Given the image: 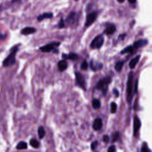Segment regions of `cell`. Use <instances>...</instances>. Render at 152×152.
<instances>
[{"label":"cell","mask_w":152,"mask_h":152,"mask_svg":"<svg viewBox=\"0 0 152 152\" xmlns=\"http://www.w3.org/2000/svg\"><path fill=\"white\" fill-rule=\"evenodd\" d=\"M19 50L18 46H16L13 48L12 51L7 57V58L3 61V66L4 67H7L14 65L16 63V55Z\"/></svg>","instance_id":"6da1fadb"},{"label":"cell","mask_w":152,"mask_h":152,"mask_svg":"<svg viewBox=\"0 0 152 152\" xmlns=\"http://www.w3.org/2000/svg\"><path fill=\"white\" fill-rule=\"evenodd\" d=\"M112 79L110 77H107L99 80L96 85V88L99 90H102L104 95L106 94L108 89V85L111 83Z\"/></svg>","instance_id":"7a4b0ae2"},{"label":"cell","mask_w":152,"mask_h":152,"mask_svg":"<svg viewBox=\"0 0 152 152\" xmlns=\"http://www.w3.org/2000/svg\"><path fill=\"white\" fill-rule=\"evenodd\" d=\"M133 80H134V73L133 72H131L129 74L127 86V101L128 102H130L132 98V93H133Z\"/></svg>","instance_id":"3957f363"},{"label":"cell","mask_w":152,"mask_h":152,"mask_svg":"<svg viewBox=\"0 0 152 152\" xmlns=\"http://www.w3.org/2000/svg\"><path fill=\"white\" fill-rule=\"evenodd\" d=\"M104 42V37L102 35H99L94 37L90 43V47L92 49H99Z\"/></svg>","instance_id":"277c9868"},{"label":"cell","mask_w":152,"mask_h":152,"mask_svg":"<svg viewBox=\"0 0 152 152\" xmlns=\"http://www.w3.org/2000/svg\"><path fill=\"white\" fill-rule=\"evenodd\" d=\"M60 45V42H53L49 43L45 46L40 47L39 49L43 53H49L52 51L56 47H58Z\"/></svg>","instance_id":"5b68a950"},{"label":"cell","mask_w":152,"mask_h":152,"mask_svg":"<svg viewBox=\"0 0 152 152\" xmlns=\"http://www.w3.org/2000/svg\"><path fill=\"white\" fill-rule=\"evenodd\" d=\"M76 84L83 89H86V81L83 75L79 72L75 73Z\"/></svg>","instance_id":"8992f818"},{"label":"cell","mask_w":152,"mask_h":152,"mask_svg":"<svg viewBox=\"0 0 152 152\" xmlns=\"http://www.w3.org/2000/svg\"><path fill=\"white\" fill-rule=\"evenodd\" d=\"M97 13L96 12H93L87 14L86 17V23H85L86 27H89L90 26H91L97 19Z\"/></svg>","instance_id":"52a82bcc"},{"label":"cell","mask_w":152,"mask_h":152,"mask_svg":"<svg viewBox=\"0 0 152 152\" xmlns=\"http://www.w3.org/2000/svg\"><path fill=\"white\" fill-rule=\"evenodd\" d=\"M77 18V13L76 12H71L68 15L66 19L65 23L70 25H73L76 22Z\"/></svg>","instance_id":"ba28073f"},{"label":"cell","mask_w":152,"mask_h":152,"mask_svg":"<svg viewBox=\"0 0 152 152\" xmlns=\"http://www.w3.org/2000/svg\"><path fill=\"white\" fill-rule=\"evenodd\" d=\"M141 127V121L137 117H135L134 118V135L137 136V133Z\"/></svg>","instance_id":"9c48e42d"},{"label":"cell","mask_w":152,"mask_h":152,"mask_svg":"<svg viewBox=\"0 0 152 152\" xmlns=\"http://www.w3.org/2000/svg\"><path fill=\"white\" fill-rule=\"evenodd\" d=\"M54 17V14L51 12H48V13H44L42 14H40L39 16H37V20L39 22H42L44 19H52Z\"/></svg>","instance_id":"30bf717a"},{"label":"cell","mask_w":152,"mask_h":152,"mask_svg":"<svg viewBox=\"0 0 152 152\" xmlns=\"http://www.w3.org/2000/svg\"><path fill=\"white\" fill-rule=\"evenodd\" d=\"M102 121L100 118H96L93 123V128L95 131H99L102 128Z\"/></svg>","instance_id":"8fae6325"},{"label":"cell","mask_w":152,"mask_h":152,"mask_svg":"<svg viewBox=\"0 0 152 152\" xmlns=\"http://www.w3.org/2000/svg\"><path fill=\"white\" fill-rule=\"evenodd\" d=\"M37 31L36 29L33 27H26L21 30V33L23 35H29L35 33Z\"/></svg>","instance_id":"7c38bea8"},{"label":"cell","mask_w":152,"mask_h":152,"mask_svg":"<svg viewBox=\"0 0 152 152\" xmlns=\"http://www.w3.org/2000/svg\"><path fill=\"white\" fill-rule=\"evenodd\" d=\"M148 43V40L147 39H139L135 41L134 43V48H140L146 46Z\"/></svg>","instance_id":"4fadbf2b"},{"label":"cell","mask_w":152,"mask_h":152,"mask_svg":"<svg viewBox=\"0 0 152 152\" xmlns=\"http://www.w3.org/2000/svg\"><path fill=\"white\" fill-rule=\"evenodd\" d=\"M62 56L64 59L70 60H73V61H76V60H79V56L76 53H70L69 54H63L62 55Z\"/></svg>","instance_id":"5bb4252c"},{"label":"cell","mask_w":152,"mask_h":152,"mask_svg":"<svg viewBox=\"0 0 152 152\" xmlns=\"http://www.w3.org/2000/svg\"><path fill=\"white\" fill-rule=\"evenodd\" d=\"M67 67H68V63L66 60H61L58 63V68L60 71H65L67 68Z\"/></svg>","instance_id":"9a60e30c"},{"label":"cell","mask_w":152,"mask_h":152,"mask_svg":"<svg viewBox=\"0 0 152 152\" xmlns=\"http://www.w3.org/2000/svg\"><path fill=\"white\" fill-rule=\"evenodd\" d=\"M140 59V55H138V56H136L133 60H131L129 64V66H130V68H131V69L134 68L136 66V65L137 64V63H138Z\"/></svg>","instance_id":"2e32d148"},{"label":"cell","mask_w":152,"mask_h":152,"mask_svg":"<svg viewBox=\"0 0 152 152\" xmlns=\"http://www.w3.org/2000/svg\"><path fill=\"white\" fill-rule=\"evenodd\" d=\"M115 31H116L115 26L114 25H111L104 31V33H105L106 35H112Z\"/></svg>","instance_id":"e0dca14e"},{"label":"cell","mask_w":152,"mask_h":152,"mask_svg":"<svg viewBox=\"0 0 152 152\" xmlns=\"http://www.w3.org/2000/svg\"><path fill=\"white\" fill-rule=\"evenodd\" d=\"M92 107L94 109H97L100 107V102L97 99H94L92 100Z\"/></svg>","instance_id":"ac0fdd59"},{"label":"cell","mask_w":152,"mask_h":152,"mask_svg":"<svg viewBox=\"0 0 152 152\" xmlns=\"http://www.w3.org/2000/svg\"><path fill=\"white\" fill-rule=\"evenodd\" d=\"M90 67H91V69L93 71H97L99 69H100L101 68H102V64H99L98 66H96L94 64V62L93 60L91 61L90 63Z\"/></svg>","instance_id":"d6986e66"},{"label":"cell","mask_w":152,"mask_h":152,"mask_svg":"<svg viewBox=\"0 0 152 152\" xmlns=\"http://www.w3.org/2000/svg\"><path fill=\"white\" fill-rule=\"evenodd\" d=\"M27 148V144L24 141H20L16 146V148L18 150H24Z\"/></svg>","instance_id":"ffe728a7"},{"label":"cell","mask_w":152,"mask_h":152,"mask_svg":"<svg viewBox=\"0 0 152 152\" xmlns=\"http://www.w3.org/2000/svg\"><path fill=\"white\" fill-rule=\"evenodd\" d=\"M45 135V131L43 126H40L38 128V136L40 139H42Z\"/></svg>","instance_id":"44dd1931"},{"label":"cell","mask_w":152,"mask_h":152,"mask_svg":"<svg viewBox=\"0 0 152 152\" xmlns=\"http://www.w3.org/2000/svg\"><path fill=\"white\" fill-rule=\"evenodd\" d=\"M30 145L33 147V148H38L39 147V141L34 138H32L30 140Z\"/></svg>","instance_id":"7402d4cb"},{"label":"cell","mask_w":152,"mask_h":152,"mask_svg":"<svg viewBox=\"0 0 152 152\" xmlns=\"http://www.w3.org/2000/svg\"><path fill=\"white\" fill-rule=\"evenodd\" d=\"M124 63L123 61L118 62V63L116 64L115 66V70L117 71H120L122 70V67H123V66H124Z\"/></svg>","instance_id":"603a6c76"},{"label":"cell","mask_w":152,"mask_h":152,"mask_svg":"<svg viewBox=\"0 0 152 152\" xmlns=\"http://www.w3.org/2000/svg\"><path fill=\"white\" fill-rule=\"evenodd\" d=\"M133 51V47L132 46H128L127 47H126L124 49H123L121 51V54H124L125 53H131Z\"/></svg>","instance_id":"cb8c5ba5"},{"label":"cell","mask_w":152,"mask_h":152,"mask_svg":"<svg viewBox=\"0 0 152 152\" xmlns=\"http://www.w3.org/2000/svg\"><path fill=\"white\" fill-rule=\"evenodd\" d=\"M117 109V105L115 102H112L111 104V112L112 114H114L116 112Z\"/></svg>","instance_id":"d4e9b609"},{"label":"cell","mask_w":152,"mask_h":152,"mask_svg":"<svg viewBox=\"0 0 152 152\" xmlns=\"http://www.w3.org/2000/svg\"><path fill=\"white\" fill-rule=\"evenodd\" d=\"M80 68L82 70H86L88 68V63L87 62L84 60L81 64V66H80Z\"/></svg>","instance_id":"484cf974"},{"label":"cell","mask_w":152,"mask_h":152,"mask_svg":"<svg viewBox=\"0 0 152 152\" xmlns=\"http://www.w3.org/2000/svg\"><path fill=\"white\" fill-rule=\"evenodd\" d=\"M120 137V133L119 132H116L113 135H112V142H115L116 141H117L118 140Z\"/></svg>","instance_id":"4316f807"},{"label":"cell","mask_w":152,"mask_h":152,"mask_svg":"<svg viewBox=\"0 0 152 152\" xmlns=\"http://www.w3.org/2000/svg\"><path fill=\"white\" fill-rule=\"evenodd\" d=\"M58 27L60 29H62V28H64L66 27V23L63 18L61 19V20L58 23Z\"/></svg>","instance_id":"83f0119b"},{"label":"cell","mask_w":152,"mask_h":152,"mask_svg":"<svg viewBox=\"0 0 152 152\" xmlns=\"http://www.w3.org/2000/svg\"><path fill=\"white\" fill-rule=\"evenodd\" d=\"M97 144H98L97 141H93V142L91 144V150H94V149L96 148Z\"/></svg>","instance_id":"f1b7e54d"},{"label":"cell","mask_w":152,"mask_h":152,"mask_svg":"<svg viewBox=\"0 0 152 152\" xmlns=\"http://www.w3.org/2000/svg\"><path fill=\"white\" fill-rule=\"evenodd\" d=\"M103 141L105 143H108L109 141V137L108 135H105L103 136Z\"/></svg>","instance_id":"f546056e"},{"label":"cell","mask_w":152,"mask_h":152,"mask_svg":"<svg viewBox=\"0 0 152 152\" xmlns=\"http://www.w3.org/2000/svg\"><path fill=\"white\" fill-rule=\"evenodd\" d=\"M108 152H114L116 151V148L115 146H111L108 149Z\"/></svg>","instance_id":"4dcf8cb0"},{"label":"cell","mask_w":152,"mask_h":152,"mask_svg":"<svg viewBox=\"0 0 152 152\" xmlns=\"http://www.w3.org/2000/svg\"><path fill=\"white\" fill-rule=\"evenodd\" d=\"M141 151H142V152H147V151H149V150H148V148H147L146 147H142V148H141Z\"/></svg>","instance_id":"1f68e13d"},{"label":"cell","mask_w":152,"mask_h":152,"mask_svg":"<svg viewBox=\"0 0 152 152\" xmlns=\"http://www.w3.org/2000/svg\"><path fill=\"white\" fill-rule=\"evenodd\" d=\"M114 93H115V94L116 95L117 97H118V96H119V92H118V91L116 89H114Z\"/></svg>","instance_id":"d6a6232c"},{"label":"cell","mask_w":152,"mask_h":152,"mask_svg":"<svg viewBox=\"0 0 152 152\" xmlns=\"http://www.w3.org/2000/svg\"><path fill=\"white\" fill-rule=\"evenodd\" d=\"M137 83H138V80H137L136 83H135V93L137 92Z\"/></svg>","instance_id":"836d02e7"},{"label":"cell","mask_w":152,"mask_h":152,"mask_svg":"<svg viewBox=\"0 0 152 152\" xmlns=\"http://www.w3.org/2000/svg\"><path fill=\"white\" fill-rule=\"evenodd\" d=\"M128 1L131 3V4H133V3H135L136 0H128Z\"/></svg>","instance_id":"e575fe53"},{"label":"cell","mask_w":152,"mask_h":152,"mask_svg":"<svg viewBox=\"0 0 152 152\" xmlns=\"http://www.w3.org/2000/svg\"><path fill=\"white\" fill-rule=\"evenodd\" d=\"M117 1L120 3H124V1H125V0H117Z\"/></svg>","instance_id":"d590c367"},{"label":"cell","mask_w":152,"mask_h":152,"mask_svg":"<svg viewBox=\"0 0 152 152\" xmlns=\"http://www.w3.org/2000/svg\"><path fill=\"white\" fill-rule=\"evenodd\" d=\"M75 1H79V0H75Z\"/></svg>","instance_id":"8d00e7d4"}]
</instances>
